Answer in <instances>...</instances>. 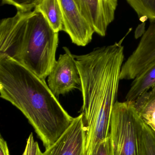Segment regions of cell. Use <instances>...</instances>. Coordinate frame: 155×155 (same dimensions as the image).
I'll return each instance as SVG.
<instances>
[{"label":"cell","mask_w":155,"mask_h":155,"mask_svg":"<svg viewBox=\"0 0 155 155\" xmlns=\"http://www.w3.org/2000/svg\"><path fill=\"white\" fill-rule=\"evenodd\" d=\"M134 104L141 119L155 131V87L142 95Z\"/></svg>","instance_id":"obj_12"},{"label":"cell","mask_w":155,"mask_h":155,"mask_svg":"<svg viewBox=\"0 0 155 155\" xmlns=\"http://www.w3.org/2000/svg\"><path fill=\"white\" fill-rule=\"evenodd\" d=\"M28 12L17 11L0 23V59L11 58L19 62L25 37Z\"/></svg>","instance_id":"obj_5"},{"label":"cell","mask_w":155,"mask_h":155,"mask_svg":"<svg viewBox=\"0 0 155 155\" xmlns=\"http://www.w3.org/2000/svg\"><path fill=\"white\" fill-rule=\"evenodd\" d=\"M3 4L14 6L17 11L27 12L34 10L40 0H1Z\"/></svg>","instance_id":"obj_15"},{"label":"cell","mask_w":155,"mask_h":155,"mask_svg":"<svg viewBox=\"0 0 155 155\" xmlns=\"http://www.w3.org/2000/svg\"><path fill=\"white\" fill-rule=\"evenodd\" d=\"M155 133V131H154Z\"/></svg>","instance_id":"obj_22"},{"label":"cell","mask_w":155,"mask_h":155,"mask_svg":"<svg viewBox=\"0 0 155 155\" xmlns=\"http://www.w3.org/2000/svg\"><path fill=\"white\" fill-rule=\"evenodd\" d=\"M90 155H111L109 137L98 144Z\"/></svg>","instance_id":"obj_18"},{"label":"cell","mask_w":155,"mask_h":155,"mask_svg":"<svg viewBox=\"0 0 155 155\" xmlns=\"http://www.w3.org/2000/svg\"><path fill=\"white\" fill-rule=\"evenodd\" d=\"M64 21V31L72 42L85 46L91 42L94 33L93 27L81 14L75 0H58Z\"/></svg>","instance_id":"obj_9"},{"label":"cell","mask_w":155,"mask_h":155,"mask_svg":"<svg viewBox=\"0 0 155 155\" xmlns=\"http://www.w3.org/2000/svg\"><path fill=\"white\" fill-rule=\"evenodd\" d=\"M22 155H25V153L24 152L22 154Z\"/></svg>","instance_id":"obj_21"},{"label":"cell","mask_w":155,"mask_h":155,"mask_svg":"<svg viewBox=\"0 0 155 155\" xmlns=\"http://www.w3.org/2000/svg\"><path fill=\"white\" fill-rule=\"evenodd\" d=\"M0 155H10L7 143L2 136L0 137Z\"/></svg>","instance_id":"obj_19"},{"label":"cell","mask_w":155,"mask_h":155,"mask_svg":"<svg viewBox=\"0 0 155 155\" xmlns=\"http://www.w3.org/2000/svg\"><path fill=\"white\" fill-rule=\"evenodd\" d=\"M24 152L25 155H44L40 150L38 143L35 141L32 133L28 137Z\"/></svg>","instance_id":"obj_17"},{"label":"cell","mask_w":155,"mask_h":155,"mask_svg":"<svg viewBox=\"0 0 155 155\" xmlns=\"http://www.w3.org/2000/svg\"><path fill=\"white\" fill-rule=\"evenodd\" d=\"M141 155H155L154 131L144 122L140 136Z\"/></svg>","instance_id":"obj_14"},{"label":"cell","mask_w":155,"mask_h":155,"mask_svg":"<svg viewBox=\"0 0 155 155\" xmlns=\"http://www.w3.org/2000/svg\"><path fill=\"white\" fill-rule=\"evenodd\" d=\"M33 10L40 12L56 32L64 31V21L58 0H40Z\"/></svg>","instance_id":"obj_11"},{"label":"cell","mask_w":155,"mask_h":155,"mask_svg":"<svg viewBox=\"0 0 155 155\" xmlns=\"http://www.w3.org/2000/svg\"><path fill=\"white\" fill-rule=\"evenodd\" d=\"M143 123L134 102L117 101L109 133L111 155H141L140 136Z\"/></svg>","instance_id":"obj_4"},{"label":"cell","mask_w":155,"mask_h":155,"mask_svg":"<svg viewBox=\"0 0 155 155\" xmlns=\"http://www.w3.org/2000/svg\"><path fill=\"white\" fill-rule=\"evenodd\" d=\"M128 4L137 13L140 20L143 22L149 19L155 22V0H126Z\"/></svg>","instance_id":"obj_13"},{"label":"cell","mask_w":155,"mask_h":155,"mask_svg":"<svg viewBox=\"0 0 155 155\" xmlns=\"http://www.w3.org/2000/svg\"><path fill=\"white\" fill-rule=\"evenodd\" d=\"M123 39L86 54L74 55L81 79L87 155L109 137L124 59Z\"/></svg>","instance_id":"obj_1"},{"label":"cell","mask_w":155,"mask_h":155,"mask_svg":"<svg viewBox=\"0 0 155 155\" xmlns=\"http://www.w3.org/2000/svg\"><path fill=\"white\" fill-rule=\"evenodd\" d=\"M145 25V22H143L138 26L137 29H136V37L139 36V35H140V32H141V30H144Z\"/></svg>","instance_id":"obj_20"},{"label":"cell","mask_w":155,"mask_h":155,"mask_svg":"<svg viewBox=\"0 0 155 155\" xmlns=\"http://www.w3.org/2000/svg\"><path fill=\"white\" fill-rule=\"evenodd\" d=\"M83 17L95 33L104 37L115 19L117 0H75Z\"/></svg>","instance_id":"obj_7"},{"label":"cell","mask_w":155,"mask_h":155,"mask_svg":"<svg viewBox=\"0 0 155 155\" xmlns=\"http://www.w3.org/2000/svg\"><path fill=\"white\" fill-rule=\"evenodd\" d=\"M59 42L56 32L40 12H28L25 37L19 62L45 80L56 61Z\"/></svg>","instance_id":"obj_3"},{"label":"cell","mask_w":155,"mask_h":155,"mask_svg":"<svg viewBox=\"0 0 155 155\" xmlns=\"http://www.w3.org/2000/svg\"><path fill=\"white\" fill-rule=\"evenodd\" d=\"M143 41L149 52L155 56V22H150L143 36Z\"/></svg>","instance_id":"obj_16"},{"label":"cell","mask_w":155,"mask_h":155,"mask_svg":"<svg viewBox=\"0 0 155 155\" xmlns=\"http://www.w3.org/2000/svg\"><path fill=\"white\" fill-rule=\"evenodd\" d=\"M155 87V62L133 79L126 101L134 102L142 95Z\"/></svg>","instance_id":"obj_10"},{"label":"cell","mask_w":155,"mask_h":155,"mask_svg":"<svg viewBox=\"0 0 155 155\" xmlns=\"http://www.w3.org/2000/svg\"><path fill=\"white\" fill-rule=\"evenodd\" d=\"M44 155H87L86 132L82 114L74 117L60 138L48 148Z\"/></svg>","instance_id":"obj_8"},{"label":"cell","mask_w":155,"mask_h":155,"mask_svg":"<svg viewBox=\"0 0 155 155\" xmlns=\"http://www.w3.org/2000/svg\"><path fill=\"white\" fill-rule=\"evenodd\" d=\"M65 53L56 61L48 76V86L56 97L81 87L79 70L69 49L63 47Z\"/></svg>","instance_id":"obj_6"},{"label":"cell","mask_w":155,"mask_h":155,"mask_svg":"<svg viewBox=\"0 0 155 155\" xmlns=\"http://www.w3.org/2000/svg\"><path fill=\"white\" fill-rule=\"evenodd\" d=\"M0 96L22 112L45 148L60 138L74 118L63 108L45 80L8 57L0 59Z\"/></svg>","instance_id":"obj_2"}]
</instances>
